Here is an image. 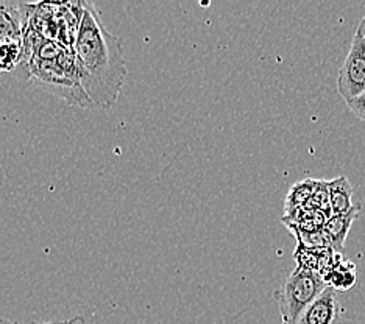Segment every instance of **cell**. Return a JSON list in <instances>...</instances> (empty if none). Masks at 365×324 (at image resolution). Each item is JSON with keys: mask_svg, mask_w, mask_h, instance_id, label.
I'll use <instances>...</instances> for the list:
<instances>
[{"mask_svg": "<svg viewBox=\"0 0 365 324\" xmlns=\"http://www.w3.org/2000/svg\"><path fill=\"white\" fill-rule=\"evenodd\" d=\"M76 324H86L85 318H83V317H76Z\"/></svg>", "mask_w": 365, "mask_h": 324, "instance_id": "9a60e30c", "label": "cell"}, {"mask_svg": "<svg viewBox=\"0 0 365 324\" xmlns=\"http://www.w3.org/2000/svg\"><path fill=\"white\" fill-rule=\"evenodd\" d=\"M73 55L86 95L94 106L110 110L118 103L127 78V68L120 38L103 27L91 4H85Z\"/></svg>", "mask_w": 365, "mask_h": 324, "instance_id": "6da1fadb", "label": "cell"}, {"mask_svg": "<svg viewBox=\"0 0 365 324\" xmlns=\"http://www.w3.org/2000/svg\"><path fill=\"white\" fill-rule=\"evenodd\" d=\"M359 206H354L350 212L342 214V215H331L327 220L325 226H323V232H325V237L328 240L329 246L334 249L339 254L344 251L345 240L348 237V232H350L353 223L358 217Z\"/></svg>", "mask_w": 365, "mask_h": 324, "instance_id": "52a82bcc", "label": "cell"}, {"mask_svg": "<svg viewBox=\"0 0 365 324\" xmlns=\"http://www.w3.org/2000/svg\"><path fill=\"white\" fill-rule=\"evenodd\" d=\"M328 286L322 274L297 267L286 282L275 292V301L283 324H298L302 313Z\"/></svg>", "mask_w": 365, "mask_h": 324, "instance_id": "3957f363", "label": "cell"}, {"mask_svg": "<svg viewBox=\"0 0 365 324\" xmlns=\"http://www.w3.org/2000/svg\"><path fill=\"white\" fill-rule=\"evenodd\" d=\"M33 4L0 0V41L22 43L24 31L30 22Z\"/></svg>", "mask_w": 365, "mask_h": 324, "instance_id": "5b68a950", "label": "cell"}, {"mask_svg": "<svg viewBox=\"0 0 365 324\" xmlns=\"http://www.w3.org/2000/svg\"><path fill=\"white\" fill-rule=\"evenodd\" d=\"M323 281L327 286L334 290H342L346 292L354 287L356 284V270L354 265L350 261H337L333 267L328 270V273L323 276Z\"/></svg>", "mask_w": 365, "mask_h": 324, "instance_id": "9c48e42d", "label": "cell"}, {"mask_svg": "<svg viewBox=\"0 0 365 324\" xmlns=\"http://www.w3.org/2000/svg\"><path fill=\"white\" fill-rule=\"evenodd\" d=\"M346 105H348V108H350V111L356 115V117L365 122V93L361 94L359 97L350 100V102H346Z\"/></svg>", "mask_w": 365, "mask_h": 324, "instance_id": "7c38bea8", "label": "cell"}, {"mask_svg": "<svg viewBox=\"0 0 365 324\" xmlns=\"http://www.w3.org/2000/svg\"><path fill=\"white\" fill-rule=\"evenodd\" d=\"M329 186V203L333 215H342L350 212L353 204V187L345 177H337L328 181Z\"/></svg>", "mask_w": 365, "mask_h": 324, "instance_id": "ba28073f", "label": "cell"}, {"mask_svg": "<svg viewBox=\"0 0 365 324\" xmlns=\"http://www.w3.org/2000/svg\"><path fill=\"white\" fill-rule=\"evenodd\" d=\"M27 78L36 86L60 97L71 105L93 108V102L83 89L73 48L56 41L43 39L35 56L26 69Z\"/></svg>", "mask_w": 365, "mask_h": 324, "instance_id": "7a4b0ae2", "label": "cell"}, {"mask_svg": "<svg viewBox=\"0 0 365 324\" xmlns=\"http://www.w3.org/2000/svg\"><path fill=\"white\" fill-rule=\"evenodd\" d=\"M337 90L345 102L365 93V38L356 36L337 77Z\"/></svg>", "mask_w": 365, "mask_h": 324, "instance_id": "277c9868", "label": "cell"}, {"mask_svg": "<svg viewBox=\"0 0 365 324\" xmlns=\"http://www.w3.org/2000/svg\"><path fill=\"white\" fill-rule=\"evenodd\" d=\"M21 43H4V41H0V73L13 72L18 66H21Z\"/></svg>", "mask_w": 365, "mask_h": 324, "instance_id": "8fae6325", "label": "cell"}, {"mask_svg": "<svg viewBox=\"0 0 365 324\" xmlns=\"http://www.w3.org/2000/svg\"><path fill=\"white\" fill-rule=\"evenodd\" d=\"M29 324H76V318L69 321H55V323H29Z\"/></svg>", "mask_w": 365, "mask_h": 324, "instance_id": "5bb4252c", "label": "cell"}, {"mask_svg": "<svg viewBox=\"0 0 365 324\" xmlns=\"http://www.w3.org/2000/svg\"><path fill=\"white\" fill-rule=\"evenodd\" d=\"M314 179H304L302 182H298L287 195V202H286V212L290 214L294 212L298 207H303L309 203V199L312 198L314 194Z\"/></svg>", "mask_w": 365, "mask_h": 324, "instance_id": "30bf717a", "label": "cell"}, {"mask_svg": "<svg viewBox=\"0 0 365 324\" xmlns=\"http://www.w3.org/2000/svg\"><path fill=\"white\" fill-rule=\"evenodd\" d=\"M0 324H19L16 321H8V320H0Z\"/></svg>", "mask_w": 365, "mask_h": 324, "instance_id": "2e32d148", "label": "cell"}, {"mask_svg": "<svg viewBox=\"0 0 365 324\" xmlns=\"http://www.w3.org/2000/svg\"><path fill=\"white\" fill-rule=\"evenodd\" d=\"M339 320V304L336 290L327 287L306 307L298 324H336Z\"/></svg>", "mask_w": 365, "mask_h": 324, "instance_id": "8992f818", "label": "cell"}, {"mask_svg": "<svg viewBox=\"0 0 365 324\" xmlns=\"http://www.w3.org/2000/svg\"><path fill=\"white\" fill-rule=\"evenodd\" d=\"M356 36H361V38H365V16L362 18V21L359 22L358 28H356Z\"/></svg>", "mask_w": 365, "mask_h": 324, "instance_id": "4fadbf2b", "label": "cell"}]
</instances>
